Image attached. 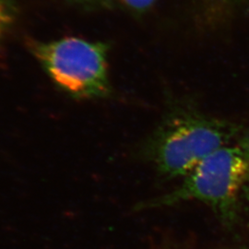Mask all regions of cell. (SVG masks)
<instances>
[{
    "label": "cell",
    "mask_w": 249,
    "mask_h": 249,
    "mask_svg": "<svg viewBox=\"0 0 249 249\" xmlns=\"http://www.w3.org/2000/svg\"><path fill=\"white\" fill-rule=\"evenodd\" d=\"M249 171L248 154L243 144L225 145L205 158L184 178L176 189L134 206L140 213L189 201L209 206L228 224L234 221L237 200Z\"/></svg>",
    "instance_id": "1"
},
{
    "label": "cell",
    "mask_w": 249,
    "mask_h": 249,
    "mask_svg": "<svg viewBox=\"0 0 249 249\" xmlns=\"http://www.w3.org/2000/svg\"><path fill=\"white\" fill-rule=\"evenodd\" d=\"M30 49L53 83L72 97L101 98L109 93L106 44L66 37L51 42L33 41Z\"/></svg>",
    "instance_id": "2"
},
{
    "label": "cell",
    "mask_w": 249,
    "mask_h": 249,
    "mask_svg": "<svg viewBox=\"0 0 249 249\" xmlns=\"http://www.w3.org/2000/svg\"><path fill=\"white\" fill-rule=\"evenodd\" d=\"M233 129L220 120L180 115L170 119L153 144V160L160 174L168 178H185L205 158L225 145Z\"/></svg>",
    "instance_id": "3"
},
{
    "label": "cell",
    "mask_w": 249,
    "mask_h": 249,
    "mask_svg": "<svg viewBox=\"0 0 249 249\" xmlns=\"http://www.w3.org/2000/svg\"><path fill=\"white\" fill-rule=\"evenodd\" d=\"M78 4L90 7L118 8L132 11L150 9L157 0H72Z\"/></svg>",
    "instance_id": "4"
},
{
    "label": "cell",
    "mask_w": 249,
    "mask_h": 249,
    "mask_svg": "<svg viewBox=\"0 0 249 249\" xmlns=\"http://www.w3.org/2000/svg\"><path fill=\"white\" fill-rule=\"evenodd\" d=\"M17 14L18 10L14 0H0V42L14 25Z\"/></svg>",
    "instance_id": "5"
},
{
    "label": "cell",
    "mask_w": 249,
    "mask_h": 249,
    "mask_svg": "<svg viewBox=\"0 0 249 249\" xmlns=\"http://www.w3.org/2000/svg\"><path fill=\"white\" fill-rule=\"evenodd\" d=\"M242 144H243L245 150L247 151L248 159H249V171H248V176H247V179H246V182H245L243 190L245 191L246 196H247V197L249 199V139L246 140L244 142H242Z\"/></svg>",
    "instance_id": "6"
},
{
    "label": "cell",
    "mask_w": 249,
    "mask_h": 249,
    "mask_svg": "<svg viewBox=\"0 0 249 249\" xmlns=\"http://www.w3.org/2000/svg\"><path fill=\"white\" fill-rule=\"evenodd\" d=\"M147 249H186L184 248H181L177 245L174 244H166V243H162L159 245H152L150 248Z\"/></svg>",
    "instance_id": "7"
}]
</instances>
